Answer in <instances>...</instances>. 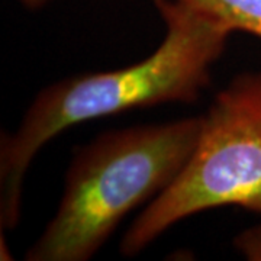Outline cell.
I'll return each mask as SVG.
<instances>
[{"label":"cell","instance_id":"6da1fadb","mask_svg":"<svg viewBox=\"0 0 261 261\" xmlns=\"http://www.w3.org/2000/svg\"><path fill=\"white\" fill-rule=\"evenodd\" d=\"M166 34L152 54L109 71L73 75L44 87L18 128L0 141V225L16 228L28 170L57 135L83 122L168 103H193L211 83L231 31L178 0L157 6Z\"/></svg>","mask_w":261,"mask_h":261},{"label":"cell","instance_id":"7a4b0ae2","mask_svg":"<svg viewBox=\"0 0 261 261\" xmlns=\"http://www.w3.org/2000/svg\"><path fill=\"white\" fill-rule=\"evenodd\" d=\"M200 116L106 130L74 152L64 189L28 261H87L121 222L167 189L190 159Z\"/></svg>","mask_w":261,"mask_h":261},{"label":"cell","instance_id":"3957f363","mask_svg":"<svg viewBox=\"0 0 261 261\" xmlns=\"http://www.w3.org/2000/svg\"><path fill=\"white\" fill-rule=\"evenodd\" d=\"M224 206L261 216V70L235 75L218 92L186 166L137 215L119 251L135 257L173 225Z\"/></svg>","mask_w":261,"mask_h":261},{"label":"cell","instance_id":"277c9868","mask_svg":"<svg viewBox=\"0 0 261 261\" xmlns=\"http://www.w3.org/2000/svg\"><path fill=\"white\" fill-rule=\"evenodd\" d=\"M231 32L261 39V0H178Z\"/></svg>","mask_w":261,"mask_h":261},{"label":"cell","instance_id":"5b68a950","mask_svg":"<svg viewBox=\"0 0 261 261\" xmlns=\"http://www.w3.org/2000/svg\"><path fill=\"white\" fill-rule=\"evenodd\" d=\"M233 247L247 260L261 261V224L238 233L233 240Z\"/></svg>","mask_w":261,"mask_h":261},{"label":"cell","instance_id":"8992f818","mask_svg":"<svg viewBox=\"0 0 261 261\" xmlns=\"http://www.w3.org/2000/svg\"><path fill=\"white\" fill-rule=\"evenodd\" d=\"M27 8H29V9H38V8H42L45 3H47L48 0H20ZM164 0H154V3L159 6V5H161Z\"/></svg>","mask_w":261,"mask_h":261}]
</instances>
